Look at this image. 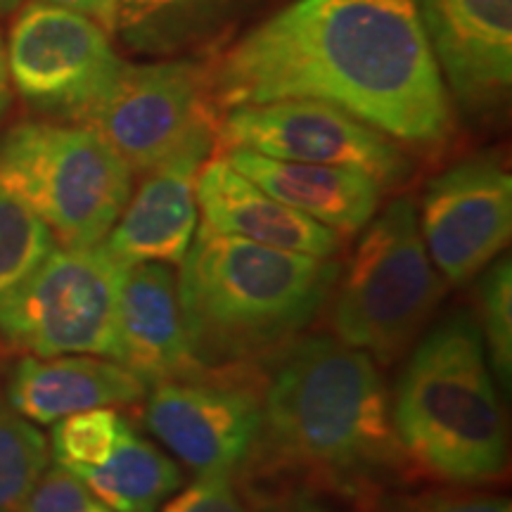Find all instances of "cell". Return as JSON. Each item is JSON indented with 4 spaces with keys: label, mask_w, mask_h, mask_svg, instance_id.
<instances>
[{
    "label": "cell",
    "mask_w": 512,
    "mask_h": 512,
    "mask_svg": "<svg viewBox=\"0 0 512 512\" xmlns=\"http://www.w3.org/2000/svg\"><path fill=\"white\" fill-rule=\"evenodd\" d=\"M211 121L207 72L190 60L124 64L112 91L81 121L131 171L164 162L197 126Z\"/></svg>",
    "instance_id": "cell-10"
},
{
    "label": "cell",
    "mask_w": 512,
    "mask_h": 512,
    "mask_svg": "<svg viewBox=\"0 0 512 512\" xmlns=\"http://www.w3.org/2000/svg\"><path fill=\"white\" fill-rule=\"evenodd\" d=\"M214 126L202 124L131 192L102 247L119 264L181 266L197 230V176L214 147Z\"/></svg>",
    "instance_id": "cell-13"
},
{
    "label": "cell",
    "mask_w": 512,
    "mask_h": 512,
    "mask_svg": "<svg viewBox=\"0 0 512 512\" xmlns=\"http://www.w3.org/2000/svg\"><path fill=\"white\" fill-rule=\"evenodd\" d=\"M126 266L105 247H60L0 302V339L27 356L119 361V294Z\"/></svg>",
    "instance_id": "cell-7"
},
{
    "label": "cell",
    "mask_w": 512,
    "mask_h": 512,
    "mask_svg": "<svg viewBox=\"0 0 512 512\" xmlns=\"http://www.w3.org/2000/svg\"><path fill=\"white\" fill-rule=\"evenodd\" d=\"M19 3H22V0H0V15H10Z\"/></svg>",
    "instance_id": "cell-31"
},
{
    "label": "cell",
    "mask_w": 512,
    "mask_h": 512,
    "mask_svg": "<svg viewBox=\"0 0 512 512\" xmlns=\"http://www.w3.org/2000/svg\"><path fill=\"white\" fill-rule=\"evenodd\" d=\"M268 512H339L330 505L311 501V498H287V501L273 505Z\"/></svg>",
    "instance_id": "cell-30"
},
{
    "label": "cell",
    "mask_w": 512,
    "mask_h": 512,
    "mask_svg": "<svg viewBox=\"0 0 512 512\" xmlns=\"http://www.w3.org/2000/svg\"><path fill=\"white\" fill-rule=\"evenodd\" d=\"M10 83L12 79H10V67H8V50H5L3 34H0V121H3L12 100Z\"/></svg>",
    "instance_id": "cell-29"
},
{
    "label": "cell",
    "mask_w": 512,
    "mask_h": 512,
    "mask_svg": "<svg viewBox=\"0 0 512 512\" xmlns=\"http://www.w3.org/2000/svg\"><path fill=\"white\" fill-rule=\"evenodd\" d=\"M22 512H117L105 505L81 482L60 465L48 467L31 491Z\"/></svg>",
    "instance_id": "cell-26"
},
{
    "label": "cell",
    "mask_w": 512,
    "mask_h": 512,
    "mask_svg": "<svg viewBox=\"0 0 512 512\" xmlns=\"http://www.w3.org/2000/svg\"><path fill=\"white\" fill-rule=\"evenodd\" d=\"M41 3L79 12V15L93 19V22L105 29L110 36L117 31L119 0H41Z\"/></svg>",
    "instance_id": "cell-28"
},
{
    "label": "cell",
    "mask_w": 512,
    "mask_h": 512,
    "mask_svg": "<svg viewBox=\"0 0 512 512\" xmlns=\"http://www.w3.org/2000/svg\"><path fill=\"white\" fill-rule=\"evenodd\" d=\"M228 164L299 214L337 235H354L370 223L382 200L373 176L344 166L285 162L249 150H226Z\"/></svg>",
    "instance_id": "cell-18"
},
{
    "label": "cell",
    "mask_w": 512,
    "mask_h": 512,
    "mask_svg": "<svg viewBox=\"0 0 512 512\" xmlns=\"http://www.w3.org/2000/svg\"><path fill=\"white\" fill-rule=\"evenodd\" d=\"M441 79L467 110H489L512 81V0H415Z\"/></svg>",
    "instance_id": "cell-14"
},
{
    "label": "cell",
    "mask_w": 512,
    "mask_h": 512,
    "mask_svg": "<svg viewBox=\"0 0 512 512\" xmlns=\"http://www.w3.org/2000/svg\"><path fill=\"white\" fill-rule=\"evenodd\" d=\"M119 363L145 384L202 375L171 266H128L119 294Z\"/></svg>",
    "instance_id": "cell-15"
},
{
    "label": "cell",
    "mask_w": 512,
    "mask_h": 512,
    "mask_svg": "<svg viewBox=\"0 0 512 512\" xmlns=\"http://www.w3.org/2000/svg\"><path fill=\"white\" fill-rule=\"evenodd\" d=\"M477 285V306L482 323L484 349L498 384L510 389L512 382V261L501 254L484 268Z\"/></svg>",
    "instance_id": "cell-24"
},
{
    "label": "cell",
    "mask_w": 512,
    "mask_h": 512,
    "mask_svg": "<svg viewBox=\"0 0 512 512\" xmlns=\"http://www.w3.org/2000/svg\"><path fill=\"white\" fill-rule=\"evenodd\" d=\"M124 64L110 34L79 12L36 0L12 24L10 79L19 95L48 117L81 124L112 91Z\"/></svg>",
    "instance_id": "cell-8"
},
{
    "label": "cell",
    "mask_w": 512,
    "mask_h": 512,
    "mask_svg": "<svg viewBox=\"0 0 512 512\" xmlns=\"http://www.w3.org/2000/svg\"><path fill=\"white\" fill-rule=\"evenodd\" d=\"M408 465L448 486L498 482L508 467L505 418L477 320L451 313L413 349L392 399Z\"/></svg>",
    "instance_id": "cell-4"
},
{
    "label": "cell",
    "mask_w": 512,
    "mask_h": 512,
    "mask_svg": "<svg viewBox=\"0 0 512 512\" xmlns=\"http://www.w3.org/2000/svg\"><path fill=\"white\" fill-rule=\"evenodd\" d=\"M332 259L283 252L202 223L181 261L178 299L202 366L256 358L294 339L337 285Z\"/></svg>",
    "instance_id": "cell-3"
},
{
    "label": "cell",
    "mask_w": 512,
    "mask_h": 512,
    "mask_svg": "<svg viewBox=\"0 0 512 512\" xmlns=\"http://www.w3.org/2000/svg\"><path fill=\"white\" fill-rule=\"evenodd\" d=\"M147 396V384L119 361L102 356H24L12 368L8 403L36 425H55L93 408L128 406Z\"/></svg>",
    "instance_id": "cell-17"
},
{
    "label": "cell",
    "mask_w": 512,
    "mask_h": 512,
    "mask_svg": "<svg viewBox=\"0 0 512 512\" xmlns=\"http://www.w3.org/2000/svg\"><path fill=\"white\" fill-rule=\"evenodd\" d=\"M242 0H119L117 31L140 55L169 57L214 41Z\"/></svg>",
    "instance_id": "cell-19"
},
{
    "label": "cell",
    "mask_w": 512,
    "mask_h": 512,
    "mask_svg": "<svg viewBox=\"0 0 512 512\" xmlns=\"http://www.w3.org/2000/svg\"><path fill=\"white\" fill-rule=\"evenodd\" d=\"M131 190V166L88 126L24 121L0 138V192L46 223L60 247L100 245Z\"/></svg>",
    "instance_id": "cell-5"
},
{
    "label": "cell",
    "mask_w": 512,
    "mask_h": 512,
    "mask_svg": "<svg viewBox=\"0 0 512 512\" xmlns=\"http://www.w3.org/2000/svg\"><path fill=\"white\" fill-rule=\"evenodd\" d=\"M159 512H252L228 475H204L181 486Z\"/></svg>",
    "instance_id": "cell-27"
},
{
    "label": "cell",
    "mask_w": 512,
    "mask_h": 512,
    "mask_svg": "<svg viewBox=\"0 0 512 512\" xmlns=\"http://www.w3.org/2000/svg\"><path fill=\"white\" fill-rule=\"evenodd\" d=\"M145 425L197 477H233L259 441L261 401L240 384L159 382L147 396Z\"/></svg>",
    "instance_id": "cell-12"
},
{
    "label": "cell",
    "mask_w": 512,
    "mask_h": 512,
    "mask_svg": "<svg viewBox=\"0 0 512 512\" xmlns=\"http://www.w3.org/2000/svg\"><path fill=\"white\" fill-rule=\"evenodd\" d=\"M259 444L273 470L351 496L408 472L380 370L337 337H304L283 351L261 401Z\"/></svg>",
    "instance_id": "cell-2"
},
{
    "label": "cell",
    "mask_w": 512,
    "mask_h": 512,
    "mask_svg": "<svg viewBox=\"0 0 512 512\" xmlns=\"http://www.w3.org/2000/svg\"><path fill=\"white\" fill-rule=\"evenodd\" d=\"M418 228L441 278L470 283L510 242L512 176L501 159L467 157L434 176L422 195Z\"/></svg>",
    "instance_id": "cell-11"
},
{
    "label": "cell",
    "mask_w": 512,
    "mask_h": 512,
    "mask_svg": "<svg viewBox=\"0 0 512 512\" xmlns=\"http://www.w3.org/2000/svg\"><path fill=\"white\" fill-rule=\"evenodd\" d=\"M216 136L226 150L363 171L382 188L406 181L411 174L406 152L392 138L318 100L233 107L223 117Z\"/></svg>",
    "instance_id": "cell-9"
},
{
    "label": "cell",
    "mask_w": 512,
    "mask_h": 512,
    "mask_svg": "<svg viewBox=\"0 0 512 512\" xmlns=\"http://www.w3.org/2000/svg\"><path fill=\"white\" fill-rule=\"evenodd\" d=\"M57 247L36 214L0 192V302L8 299Z\"/></svg>",
    "instance_id": "cell-22"
},
{
    "label": "cell",
    "mask_w": 512,
    "mask_h": 512,
    "mask_svg": "<svg viewBox=\"0 0 512 512\" xmlns=\"http://www.w3.org/2000/svg\"><path fill=\"white\" fill-rule=\"evenodd\" d=\"M197 209L209 228L254 245L332 259L342 249L335 230L320 226L297 209L261 190L228 164L226 157L207 159L197 176Z\"/></svg>",
    "instance_id": "cell-16"
},
{
    "label": "cell",
    "mask_w": 512,
    "mask_h": 512,
    "mask_svg": "<svg viewBox=\"0 0 512 512\" xmlns=\"http://www.w3.org/2000/svg\"><path fill=\"white\" fill-rule=\"evenodd\" d=\"M337 283L330 313L335 337L375 363H394L446 294L411 200H394L370 219Z\"/></svg>",
    "instance_id": "cell-6"
},
{
    "label": "cell",
    "mask_w": 512,
    "mask_h": 512,
    "mask_svg": "<svg viewBox=\"0 0 512 512\" xmlns=\"http://www.w3.org/2000/svg\"><path fill=\"white\" fill-rule=\"evenodd\" d=\"M211 105H335L411 145L451 136L446 83L415 0H294L230 46L207 74Z\"/></svg>",
    "instance_id": "cell-1"
},
{
    "label": "cell",
    "mask_w": 512,
    "mask_h": 512,
    "mask_svg": "<svg viewBox=\"0 0 512 512\" xmlns=\"http://www.w3.org/2000/svg\"><path fill=\"white\" fill-rule=\"evenodd\" d=\"M48 441L8 401H0V512H22L43 472Z\"/></svg>",
    "instance_id": "cell-21"
},
{
    "label": "cell",
    "mask_w": 512,
    "mask_h": 512,
    "mask_svg": "<svg viewBox=\"0 0 512 512\" xmlns=\"http://www.w3.org/2000/svg\"><path fill=\"white\" fill-rule=\"evenodd\" d=\"M380 512H512L508 496L477 486H446L420 494L382 498Z\"/></svg>",
    "instance_id": "cell-25"
},
{
    "label": "cell",
    "mask_w": 512,
    "mask_h": 512,
    "mask_svg": "<svg viewBox=\"0 0 512 512\" xmlns=\"http://www.w3.org/2000/svg\"><path fill=\"white\" fill-rule=\"evenodd\" d=\"M72 475L117 512H159L183 486L181 467L133 430L105 463L79 467Z\"/></svg>",
    "instance_id": "cell-20"
},
{
    "label": "cell",
    "mask_w": 512,
    "mask_h": 512,
    "mask_svg": "<svg viewBox=\"0 0 512 512\" xmlns=\"http://www.w3.org/2000/svg\"><path fill=\"white\" fill-rule=\"evenodd\" d=\"M131 432V425L112 408H93L57 420L53 427V458L64 470L105 463Z\"/></svg>",
    "instance_id": "cell-23"
}]
</instances>
